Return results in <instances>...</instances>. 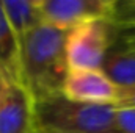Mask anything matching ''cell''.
Segmentation results:
<instances>
[{
    "mask_svg": "<svg viewBox=\"0 0 135 133\" xmlns=\"http://www.w3.org/2000/svg\"><path fill=\"white\" fill-rule=\"evenodd\" d=\"M115 28V27H113ZM115 39L121 41L124 45H127L129 49L135 50V32H121L118 28H115V34H113Z\"/></svg>",
    "mask_w": 135,
    "mask_h": 133,
    "instance_id": "13",
    "label": "cell"
},
{
    "mask_svg": "<svg viewBox=\"0 0 135 133\" xmlns=\"http://www.w3.org/2000/svg\"><path fill=\"white\" fill-rule=\"evenodd\" d=\"M35 129V99L19 80L5 78L0 88V133H33Z\"/></svg>",
    "mask_w": 135,
    "mask_h": 133,
    "instance_id": "5",
    "label": "cell"
},
{
    "mask_svg": "<svg viewBox=\"0 0 135 133\" xmlns=\"http://www.w3.org/2000/svg\"><path fill=\"white\" fill-rule=\"evenodd\" d=\"M115 28L108 19L91 21L68 32L69 70H99L113 42Z\"/></svg>",
    "mask_w": 135,
    "mask_h": 133,
    "instance_id": "3",
    "label": "cell"
},
{
    "mask_svg": "<svg viewBox=\"0 0 135 133\" xmlns=\"http://www.w3.org/2000/svg\"><path fill=\"white\" fill-rule=\"evenodd\" d=\"M63 96L75 102L116 105L118 88L99 70H69L61 89Z\"/></svg>",
    "mask_w": 135,
    "mask_h": 133,
    "instance_id": "6",
    "label": "cell"
},
{
    "mask_svg": "<svg viewBox=\"0 0 135 133\" xmlns=\"http://www.w3.org/2000/svg\"><path fill=\"white\" fill-rule=\"evenodd\" d=\"M116 105L68 99L63 93L35 102L36 129L54 133H113Z\"/></svg>",
    "mask_w": 135,
    "mask_h": 133,
    "instance_id": "2",
    "label": "cell"
},
{
    "mask_svg": "<svg viewBox=\"0 0 135 133\" xmlns=\"http://www.w3.org/2000/svg\"><path fill=\"white\" fill-rule=\"evenodd\" d=\"M0 74L19 80V41L13 33L0 0Z\"/></svg>",
    "mask_w": 135,
    "mask_h": 133,
    "instance_id": "9",
    "label": "cell"
},
{
    "mask_svg": "<svg viewBox=\"0 0 135 133\" xmlns=\"http://www.w3.org/2000/svg\"><path fill=\"white\" fill-rule=\"evenodd\" d=\"M42 24L71 32L72 28L113 14L115 0H38Z\"/></svg>",
    "mask_w": 135,
    "mask_h": 133,
    "instance_id": "4",
    "label": "cell"
},
{
    "mask_svg": "<svg viewBox=\"0 0 135 133\" xmlns=\"http://www.w3.org/2000/svg\"><path fill=\"white\" fill-rule=\"evenodd\" d=\"M68 32L39 24L19 39V81L36 100L60 94L69 72Z\"/></svg>",
    "mask_w": 135,
    "mask_h": 133,
    "instance_id": "1",
    "label": "cell"
},
{
    "mask_svg": "<svg viewBox=\"0 0 135 133\" xmlns=\"http://www.w3.org/2000/svg\"><path fill=\"white\" fill-rule=\"evenodd\" d=\"M110 22L121 32H135V0H115Z\"/></svg>",
    "mask_w": 135,
    "mask_h": 133,
    "instance_id": "10",
    "label": "cell"
},
{
    "mask_svg": "<svg viewBox=\"0 0 135 133\" xmlns=\"http://www.w3.org/2000/svg\"><path fill=\"white\" fill-rule=\"evenodd\" d=\"M33 133H54V132H47V130H41V129H35Z\"/></svg>",
    "mask_w": 135,
    "mask_h": 133,
    "instance_id": "14",
    "label": "cell"
},
{
    "mask_svg": "<svg viewBox=\"0 0 135 133\" xmlns=\"http://www.w3.org/2000/svg\"><path fill=\"white\" fill-rule=\"evenodd\" d=\"M2 8L17 41L42 24L38 0H2Z\"/></svg>",
    "mask_w": 135,
    "mask_h": 133,
    "instance_id": "8",
    "label": "cell"
},
{
    "mask_svg": "<svg viewBox=\"0 0 135 133\" xmlns=\"http://www.w3.org/2000/svg\"><path fill=\"white\" fill-rule=\"evenodd\" d=\"M101 70L118 89L135 88V50L113 38Z\"/></svg>",
    "mask_w": 135,
    "mask_h": 133,
    "instance_id": "7",
    "label": "cell"
},
{
    "mask_svg": "<svg viewBox=\"0 0 135 133\" xmlns=\"http://www.w3.org/2000/svg\"><path fill=\"white\" fill-rule=\"evenodd\" d=\"M113 133H135V108L116 105Z\"/></svg>",
    "mask_w": 135,
    "mask_h": 133,
    "instance_id": "11",
    "label": "cell"
},
{
    "mask_svg": "<svg viewBox=\"0 0 135 133\" xmlns=\"http://www.w3.org/2000/svg\"><path fill=\"white\" fill-rule=\"evenodd\" d=\"M5 78H6V77H5V75H2V74H0V88H2V85H3V80H5Z\"/></svg>",
    "mask_w": 135,
    "mask_h": 133,
    "instance_id": "15",
    "label": "cell"
},
{
    "mask_svg": "<svg viewBox=\"0 0 135 133\" xmlns=\"http://www.w3.org/2000/svg\"><path fill=\"white\" fill-rule=\"evenodd\" d=\"M116 105L118 106H131V108H135V88H131V89H118Z\"/></svg>",
    "mask_w": 135,
    "mask_h": 133,
    "instance_id": "12",
    "label": "cell"
}]
</instances>
